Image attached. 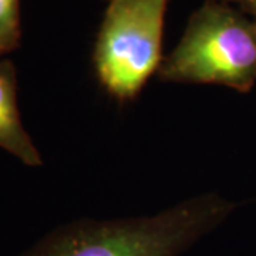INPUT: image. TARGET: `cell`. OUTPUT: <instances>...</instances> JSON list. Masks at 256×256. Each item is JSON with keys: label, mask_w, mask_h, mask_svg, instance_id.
Instances as JSON below:
<instances>
[{"label": "cell", "mask_w": 256, "mask_h": 256, "mask_svg": "<svg viewBox=\"0 0 256 256\" xmlns=\"http://www.w3.org/2000/svg\"><path fill=\"white\" fill-rule=\"evenodd\" d=\"M0 148L28 166H40L43 158L20 118L14 64L0 60Z\"/></svg>", "instance_id": "cell-4"}, {"label": "cell", "mask_w": 256, "mask_h": 256, "mask_svg": "<svg viewBox=\"0 0 256 256\" xmlns=\"http://www.w3.org/2000/svg\"><path fill=\"white\" fill-rule=\"evenodd\" d=\"M236 206L208 192L151 215L77 220L52 230L20 256H181L220 228Z\"/></svg>", "instance_id": "cell-1"}, {"label": "cell", "mask_w": 256, "mask_h": 256, "mask_svg": "<svg viewBox=\"0 0 256 256\" xmlns=\"http://www.w3.org/2000/svg\"><path fill=\"white\" fill-rule=\"evenodd\" d=\"M22 38L18 0H0V57L13 52Z\"/></svg>", "instance_id": "cell-5"}, {"label": "cell", "mask_w": 256, "mask_h": 256, "mask_svg": "<svg viewBox=\"0 0 256 256\" xmlns=\"http://www.w3.org/2000/svg\"><path fill=\"white\" fill-rule=\"evenodd\" d=\"M168 0H111L94 44L100 84L118 101L137 97L162 63Z\"/></svg>", "instance_id": "cell-3"}, {"label": "cell", "mask_w": 256, "mask_h": 256, "mask_svg": "<svg viewBox=\"0 0 256 256\" xmlns=\"http://www.w3.org/2000/svg\"><path fill=\"white\" fill-rule=\"evenodd\" d=\"M240 9L244 10L249 18H254V22L256 23V0H245Z\"/></svg>", "instance_id": "cell-6"}, {"label": "cell", "mask_w": 256, "mask_h": 256, "mask_svg": "<svg viewBox=\"0 0 256 256\" xmlns=\"http://www.w3.org/2000/svg\"><path fill=\"white\" fill-rule=\"evenodd\" d=\"M164 82L250 92L256 84V23L229 3L206 0L158 70Z\"/></svg>", "instance_id": "cell-2"}, {"label": "cell", "mask_w": 256, "mask_h": 256, "mask_svg": "<svg viewBox=\"0 0 256 256\" xmlns=\"http://www.w3.org/2000/svg\"><path fill=\"white\" fill-rule=\"evenodd\" d=\"M216 2H224V3H236L239 6H242L245 3V0H216Z\"/></svg>", "instance_id": "cell-7"}]
</instances>
